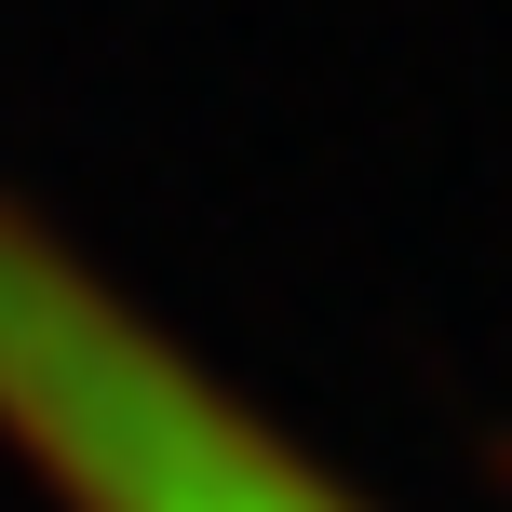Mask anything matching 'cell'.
Here are the masks:
<instances>
[{
	"instance_id": "1",
	"label": "cell",
	"mask_w": 512,
	"mask_h": 512,
	"mask_svg": "<svg viewBox=\"0 0 512 512\" xmlns=\"http://www.w3.org/2000/svg\"><path fill=\"white\" fill-rule=\"evenodd\" d=\"M0 432L54 472L68 512H364L14 203H0Z\"/></svg>"
}]
</instances>
